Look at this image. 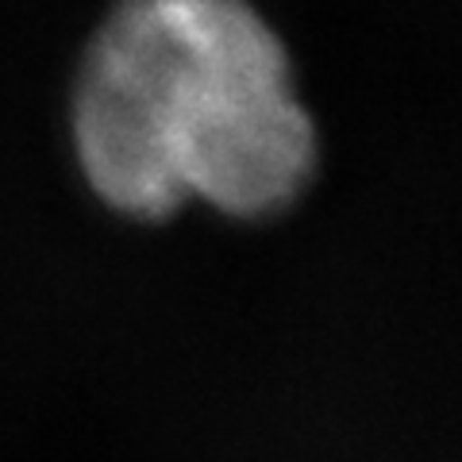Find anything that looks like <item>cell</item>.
<instances>
[{"label": "cell", "mask_w": 462, "mask_h": 462, "mask_svg": "<svg viewBox=\"0 0 462 462\" xmlns=\"http://www.w3.org/2000/svg\"><path fill=\"white\" fill-rule=\"evenodd\" d=\"M69 132L89 189L132 220L185 200L266 220L320 158L285 42L251 0H116L78 66Z\"/></svg>", "instance_id": "cell-1"}]
</instances>
